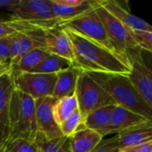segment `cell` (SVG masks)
Returning <instances> with one entry per match:
<instances>
[{"label": "cell", "mask_w": 152, "mask_h": 152, "mask_svg": "<svg viewBox=\"0 0 152 152\" xmlns=\"http://www.w3.org/2000/svg\"><path fill=\"white\" fill-rule=\"evenodd\" d=\"M63 28L71 42L73 67L86 73L100 72L120 75L130 73L131 66L117 53L80 36L73 30Z\"/></svg>", "instance_id": "1"}, {"label": "cell", "mask_w": 152, "mask_h": 152, "mask_svg": "<svg viewBox=\"0 0 152 152\" xmlns=\"http://www.w3.org/2000/svg\"><path fill=\"white\" fill-rule=\"evenodd\" d=\"M88 74L107 92L116 105L125 108L152 121V110L143 101L128 75L100 72Z\"/></svg>", "instance_id": "2"}, {"label": "cell", "mask_w": 152, "mask_h": 152, "mask_svg": "<svg viewBox=\"0 0 152 152\" xmlns=\"http://www.w3.org/2000/svg\"><path fill=\"white\" fill-rule=\"evenodd\" d=\"M37 134L35 100L13 87L10 102L6 141L24 139L34 142Z\"/></svg>", "instance_id": "3"}, {"label": "cell", "mask_w": 152, "mask_h": 152, "mask_svg": "<svg viewBox=\"0 0 152 152\" xmlns=\"http://www.w3.org/2000/svg\"><path fill=\"white\" fill-rule=\"evenodd\" d=\"M93 7L105 27L115 52L130 66L133 60H141V48L135 42L131 30L104 8L98 0H93Z\"/></svg>", "instance_id": "4"}, {"label": "cell", "mask_w": 152, "mask_h": 152, "mask_svg": "<svg viewBox=\"0 0 152 152\" xmlns=\"http://www.w3.org/2000/svg\"><path fill=\"white\" fill-rule=\"evenodd\" d=\"M78 109L82 117V120L97 109L116 105L112 98L107 92L97 84L88 73L81 71L78 76L75 93Z\"/></svg>", "instance_id": "5"}, {"label": "cell", "mask_w": 152, "mask_h": 152, "mask_svg": "<svg viewBox=\"0 0 152 152\" xmlns=\"http://www.w3.org/2000/svg\"><path fill=\"white\" fill-rule=\"evenodd\" d=\"M11 16L36 28L59 26L54 17L50 0H19Z\"/></svg>", "instance_id": "6"}, {"label": "cell", "mask_w": 152, "mask_h": 152, "mask_svg": "<svg viewBox=\"0 0 152 152\" xmlns=\"http://www.w3.org/2000/svg\"><path fill=\"white\" fill-rule=\"evenodd\" d=\"M60 27L73 30L80 36L115 52L106 32L105 27L94 7L73 20L62 23Z\"/></svg>", "instance_id": "7"}, {"label": "cell", "mask_w": 152, "mask_h": 152, "mask_svg": "<svg viewBox=\"0 0 152 152\" xmlns=\"http://www.w3.org/2000/svg\"><path fill=\"white\" fill-rule=\"evenodd\" d=\"M24 32L34 40L37 48L73 61V50L70 39L65 30L60 26L43 29L34 28Z\"/></svg>", "instance_id": "8"}, {"label": "cell", "mask_w": 152, "mask_h": 152, "mask_svg": "<svg viewBox=\"0 0 152 152\" xmlns=\"http://www.w3.org/2000/svg\"><path fill=\"white\" fill-rule=\"evenodd\" d=\"M12 77L13 87L35 101L53 95L56 74L26 72Z\"/></svg>", "instance_id": "9"}, {"label": "cell", "mask_w": 152, "mask_h": 152, "mask_svg": "<svg viewBox=\"0 0 152 152\" xmlns=\"http://www.w3.org/2000/svg\"><path fill=\"white\" fill-rule=\"evenodd\" d=\"M56 99L48 96L35 101V111L38 132L45 135L48 140L62 136L59 126L54 117V106Z\"/></svg>", "instance_id": "10"}, {"label": "cell", "mask_w": 152, "mask_h": 152, "mask_svg": "<svg viewBox=\"0 0 152 152\" xmlns=\"http://www.w3.org/2000/svg\"><path fill=\"white\" fill-rule=\"evenodd\" d=\"M98 2L119 20L131 31L152 32V25L133 14L128 9L116 0H98Z\"/></svg>", "instance_id": "11"}, {"label": "cell", "mask_w": 152, "mask_h": 152, "mask_svg": "<svg viewBox=\"0 0 152 152\" xmlns=\"http://www.w3.org/2000/svg\"><path fill=\"white\" fill-rule=\"evenodd\" d=\"M128 77L152 110V77L142 65L141 60H133L131 62V71Z\"/></svg>", "instance_id": "12"}, {"label": "cell", "mask_w": 152, "mask_h": 152, "mask_svg": "<svg viewBox=\"0 0 152 152\" xmlns=\"http://www.w3.org/2000/svg\"><path fill=\"white\" fill-rule=\"evenodd\" d=\"M13 90L12 74L0 77V145L7 139L8 119L12 92Z\"/></svg>", "instance_id": "13"}, {"label": "cell", "mask_w": 152, "mask_h": 152, "mask_svg": "<svg viewBox=\"0 0 152 152\" xmlns=\"http://www.w3.org/2000/svg\"><path fill=\"white\" fill-rule=\"evenodd\" d=\"M148 121L151 120H148L144 117L125 108L116 105L111 117L109 134H117L126 129L134 127Z\"/></svg>", "instance_id": "14"}, {"label": "cell", "mask_w": 152, "mask_h": 152, "mask_svg": "<svg viewBox=\"0 0 152 152\" xmlns=\"http://www.w3.org/2000/svg\"><path fill=\"white\" fill-rule=\"evenodd\" d=\"M120 151L152 141V121H148L117 134Z\"/></svg>", "instance_id": "15"}, {"label": "cell", "mask_w": 152, "mask_h": 152, "mask_svg": "<svg viewBox=\"0 0 152 152\" xmlns=\"http://www.w3.org/2000/svg\"><path fill=\"white\" fill-rule=\"evenodd\" d=\"M115 107L116 105H108L95 110L83 119V125L104 138L109 134L111 117Z\"/></svg>", "instance_id": "16"}, {"label": "cell", "mask_w": 152, "mask_h": 152, "mask_svg": "<svg viewBox=\"0 0 152 152\" xmlns=\"http://www.w3.org/2000/svg\"><path fill=\"white\" fill-rule=\"evenodd\" d=\"M79 73L80 70L73 66L56 73V80L52 96L58 100L74 94Z\"/></svg>", "instance_id": "17"}, {"label": "cell", "mask_w": 152, "mask_h": 152, "mask_svg": "<svg viewBox=\"0 0 152 152\" xmlns=\"http://www.w3.org/2000/svg\"><path fill=\"white\" fill-rule=\"evenodd\" d=\"M103 139L98 133L83 127L69 137L72 152H90Z\"/></svg>", "instance_id": "18"}, {"label": "cell", "mask_w": 152, "mask_h": 152, "mask_svg": "<svg viewBox=\"0 0 152 152\" xmlns=\"http://www.w3.org/2000/svg\"><path fill=\"white\" fill-rule=\"evenodd\" d=\"M50 53L40 48H35L27 53H25L18 61L13 64L12 75H17L21 73L30 72L34 68H36L45 58H47Z\"/></svg>", "instance_id": "19"}, {"label": "cell", "mask_w": 152, "mask_h": 152, "mask_svg": "<svg viewBox=\"0 0 152 152\" xmlns=\"http://www.w3.org/2000/svg\"><path fill=\"white\" fill-rule=\"evenodd\" d=\"M35 48H37V45L34 40L25 32L14 34L10 44V65L14 64L25 53Z\"/></svg>", "instance_id": "20"}, {"label": "cell", "mask_w": 152, "mask_h": 152, "mask_svg": "<svg viewBox=\"0 0 152 152\" xmlns=\"http://www.w3.org/2000/svg\"><path fill=\"white\" fill-rule=\"evenodd\" d=\"M50 3H51V7H52L54 17L59 22V26L64 22L71 20L83 14L84 12L92 9L93 7V0H86V2L80 6L59 5L54 3L53 0H50Z\"/></svg>", "instance_id": "21"}, {"label": "cell", "mask_w": 152, "mask_h": 152, "mask_svg": "<svg viewBox=\"0 0 152 152\" xmlns=\"http://www.w3.org/2000/svg\"><path fill=\"white\" fill-rule=\"evenodd\" d=\"M33 142L39 152H72L69 137L64 135L48 140L44 134L38 132Z\"/></svg>", "instance_id": "22"}, {"label": "cell", "mask_w": 152, "mask_h": 152, "mask_svg": "<svg viewBox=\"0 0 152 152\" xmlns=\"http://www.w3.org/2000/svg\"><path fill=\"white\" fill-rule=\"evenodd\" d=\"M72 66L73 63L70 60L58 55L49 54L30 72L42 74H56L61 70L71 68Z\"/></svg>", "instance_id": "23"}, {"label": "cell", "mask_w": 152, "mask_h": 152, "mask_svg": "<svg viewBox=\"0 0 152 152\" xmlns=\"http://www.w3.org/2000/svg\"><path fill=\"white\" fill-rule=\"evenodd\" d=\"M78 110V102L75 94L56 100L54 106V117L56 124L60 126L75 110Z\"/></svg>", "instance_id": "24"}, {"label": "cell", "mask_w": 152, "mask_h": 152, "mask_svg": "<svg viewBox=\"0 0 152 152\" xmlns=\"http://www.w3.org/2000/svg\"><path fill=\"white\" fill-rule=\"evenodd\" d=\"M85 127L83 125L82 117L79 109L75 110L67 119H65L62 124H60L59 128L64 136L70 137L72 134L76 133L78 130Z\"/></svg>", "instance_id": "25"}, {"label": "cell", "mask_w": 152, "mask_h": 152, "mask_svg": "<svg viewBox=\"0 0 152 152\" xmlns=\"http://www.w3.org/2000/svg\"><path fill=\"white\" fill-rule=\"evenodd\" d=\"M2 146L7 152H39L33 142L24 139L8 140L5 141Z\"/></svg>", "instance_id": "26"}, {"label": "cell", "mask_w": 152, "mask_h": 152, "mask_svg": "<svg viewBox=\"0 0 152 152\" xmlns=\"http://www.w3.org/2000/svg\"><path fill=\"white\" fill-rule=\"evenodd\" d=\"M23 30L22 24L12 16L6 20H0V38L11 37L18 32H23Z\"/></svg>", "instance_id": "27"}, {"label": "cell", "mask_w": 152, "mask_h": 152, "mask_svg": "<svg viewBox=\"0 0 152 152\" xmlns=\"http://www.w3.org/2000/svg\"><path fill=\"white\" fill-rule=\"evenodd\" d=\"M119 151V139L118 135L116 134L108 139H102L90 152H118Z\"/></svg>", "instance_id": "28"}, {"label": "cell", "mask_w": 152, "mask_h": 152, "mask_svg": "<svg viewBox=\"0 0 152 152\" xmlns=\"http://www.w3.org/2000/svg\"><path fill=\"white\" fill-rule=\"evenodd\" d=\"M131 32L138 46L141 49L152 53V32L138 31V30L131 31Z\"/></svg>", "instance_id": "29"}, {"label": "cell", "mask_w": 152, "mask_h": 152, "mask_svg": "<svg viewBox=\"0 0 152 152\" xmlns=\"http://www.w3.org/2000/svg\"><path fill=\"white\" fill-rule=\"evenodd\" d=\"M13 36L0 38V61L8 64H10V44Z\"/></svg>", "instance_id": "30"}, {"label": "cell", "mask_w": 152, "mask_h": 152, "mask_svg": "<svg viewBox=\"0 0 152 152\" xmlns=\"http://www.w3.org/2000/svg\"><path fill=\"white\" fill-rule=\"evenodd\" d=\"M140 56H141V61L142 65L152 77V53L141 49Z\"/></svg>", "instance_id": "31"}, {"label": "cell", "mask_w": 152, "mask_h": 152, "mask_svg": "<svg viewBox=\"0 0 152 152\" xmlns=\"http://www.w3.org/2000/svg\"><path fill=\"white\" fill-rule=\"evenodd\" d=\"M122 151H125L126 152H152V141Z\"/></svg>", "instance_id": "32"}, {"label": "cell", "mask_w": 152, "mask_h": 152, "mask_svg": "<svg viewBox=\"0 0 152 152\" xmlns=\"http://www.w3.org/2000/svg\"><path fill=\"white\" fill-rule=\"evenodd\" d=\"M53 2L64 6H80L83 4L86 0H53Z\"/></svg>", "instance_id": "33"}, {"label": "cell", "mask_w": 152, "mask_h": 152, "mask_svg": "<svg viewBox=\"0 0 152 152\" xmlns=\"http://www.w3.org/2000/svg\"><path fill=\"white\" fill-rule=\"evenodd\" d=\"M18 3L19 0H0V8H4L13 12Z\"/></svg>", "instance_id": "34"}, {"label": "cell", "mask_w": 152, "mask_h": 152, "mask_svg": "<svg viewBox=\"0 0 152 152\" xmlns=\"http://www.w3.org/2000/svg\"><path fill=\"white\" fill-rule=\"evenodd\" d=\"M11 71H12V68L10 64L0 61V77L5 74H9L11 73Z\"/></svg>", "instance_id": "35"}, {"label": "cell", "mask_w": 152, "mask_h": 152, "mask_svg": "<svg viewBox=\"0 0 152 152\" xmlns=\"http://www.w3.org/2000/svg\"><path fill=\"white\" fill-rule=\"evenodd\" d=\"M0 152H7V151H5V149H4V147L1 145V146H0Z\"/></svg>", "instance_id": "36"}, {"label": "cell", "mask_w": 152, "mask_h": 152, "mask_svg": "<svg viewBox=\"0 0 152 152\" xmlns=\"http://www.w3.org/2000/svg\"><path fill=\"white\" fill-rule=\"evenodd\" d=\"M118 152H126V151H119Z\"/></svg>", "instance_id": "37"}]
</instances>
